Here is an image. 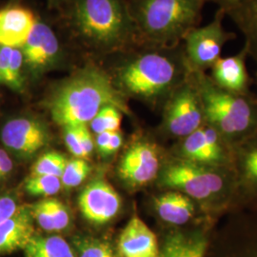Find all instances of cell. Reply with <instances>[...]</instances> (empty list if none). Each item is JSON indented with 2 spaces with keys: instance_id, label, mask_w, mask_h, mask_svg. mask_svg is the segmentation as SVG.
Segmentation results:
<instances>
[{
  "instance_id": "obj_1",
  "label": "cell",
  "mask_w": 257,
  "mask_h": 257,
  "mask_svg": "<svg viewBox=\"0 0 257 257\" xmlns=\"http://www.w3.org/2000/svg\"><path fill=\"white\" fill-rule=\"evenodd\" d=\"M156 183L160 189L186 194L213 220L219 222L233 209L235 182L231 168L201 165L171 156Z\"/></svg>"
},
{
  "instance_id": "obj_2",
  "label": "cell",
  "mask_w": 257,
  "mask_h": 257,
  "mask_svg": "<svg viewBox=\"0 0 257 257\" xmlns=\"http://www.w3.org/2000/svg\"><path fill=\"white\" fill-rule=\"evenodd\" d=\"M190 74L181 42L172 46H151L133 56L120 69V82L138 98L164 104Z\"/></svg>"
},
{
  "instance_id": "obj_3",
  "label": "cell",
  "mask_w": 257,
  "mask_h": 257,
  "mask_svg": "<svg viewBox=\"0 0 257 257\" xmlns=\"http://www.w3.org/2000/svg\"><path fill=\"white\" fill-rule=\"evenodd\" d=\"M107 106L128 112L126 102L110 77L97 68L88 67L66 79L55 90L49 108L55 123L67 127L88 125Z\"/></svg>"
},
{
  "instance_id": "obj_4",
  "label": "cell",
  "mask_w": 257,
  "mask_h": 257,
  "mask_svg": "<svg viewBox=\"0 0 257 257\" xmlns=\"http://www.w3.org/2000/svg\"><path fill=\"white\" fill-rule=\"evenodd\" d=\"M205 4L204 0H137L132 17L142 41L172 46L199 26Z\"/></svg>"
},
{
  "instance_id": "obj_5",
  "label": "cell",
  "mask_w": 257,
  "mask_h": 257,
  "mask_svg": "<svg viewBox=\"0 0 257 257\" xmlns=\"http://www.w3.org/2000/svg\"><path fill=\"white\" fill-rule=\"evenodd\" d=\"M199 92L205 122L232 147L257 133V95L227 92L212 82L207 73H191Z\"/></svg>"
},
{
  "instance_id": "obj_6",
  "label": "cell",
  "mask_w": 257,
  "mask_h": 257,
  "mask_svg": "<svg viewBox=\"0 0 257 257\" xmlns=\"http://www.w3.org/2000/svg\"><path fill=\"white\" fill-rule=\"evenodd\" d=\"M72 16L83 39L101 49L122 46L137 32L121 0H74Z\"/></svg>"
},
{
  "instance_id": "obj_7",
  "label": "cell",
  "mask_w": 257,
  "mask_h": 257,
  "mask_svg": "<svg viewBox=\"0 0 257 257\" xmlns=\"http://www.w3.org/2000/svg\"><path fill=\"white\" fill-rule=\"evenodd\" d=\"M205 257H257V209L224 216L213 230Z\"/></svg>"
},
{
  "instance_id": "obj_8",
  "label": "cell",
  "mask_w": 257,
  "mask_h": 257,
  "mask_svg": "<svg viewBox=\"0 0 257 257\" xmlns=\"http://www.w3.org/2000/svg\"><path fill=\"white\" fill-rule=\"evenodd\" d=\"M225 17V11L218 8L208 24L193 28L184 37V53L191 73H208L222 56L225 45L236 38L235 34L224 27Z\"/></svg>"
},
{
  "instance_id": "obj_9",
  "label": "cell",
  "mask_w": 257,
  "mask_h": 257,
  "mask_svg": "<svg viewBox=\"0 0 257 257\" xmlns=\"http://www.w3.org/2000/svg\"><path fill=\"white\" fill-rule=\"evenodd\" d=\"M205 123L202 101L190 74L163 104L162 128L177 140L191 135Z\"/></svg>"
},
{
  "instance_id": "obj_10",
  "label": "cell",
  "mask_w": 257,
  "mask_h": 257,
  "mask_svg": "<svg viewBox=\"0 0 257 257\" xmlns=\"http://www.w3.org/2000/svg\"><path fill=\"white\" fill-rule=\"evenodd\" d=\"M173 156L193 163L212 167L232 165V146L208 123L178 140Z\"/></svg>"
},
{
  "instance_id": "obj_11",
  "label": "cell",
  "mask_w": 257,
  "mask_h": 257,
  "mask_svg": "<svg viewBox=\"0 0 257 257\" xmlns=\"http://www.w3.org/2000/svg\"><path fill=\"white\" fill-rule=\"evenodd\" d=\"M169 159L163 158L158 144L148 138L134 142L122 157L120 177L133 189H141L157 182L161 171Z\"/></svg>"
},
{
  "instance_id": "obj_12",
  "label": "cell",
  "mask_w": 257,
  "mask_h": 257,
  "mask_svg": "<svg viewBox=\"0 0 257 257\" xmlns=\"http://www.w3.org/2000/svg\"><path fill=\"white\" fill-rule=\"evenodd\" d=\"M231 169L235 182L232 211L255 208L257 206V133L232 147Z\"/></svg>"
},
{
  "instance_id": "obj_13",
  "label": "cell",
  "mask_w": 257,
  "mask_h": 257,
  "mask_svg": "<svg viewBox=\"0 0 257 257\" xmlns=\"http://www.w3.org/2000/svg\"><path fill=\"white\" fill-rule=\"evenodd\" d=\"M217 223L206 219L186 227L170 228L159 241L158 257H205Z\"/></svg>"
},
{
  "instance_id": "obj_14",
  "label": "cell",
  "mask_w": 257,
  "mask_h": 257,
  "mask_svg": "<svg viewBox=\"0 0 257 257\" xmlns=\"http://www.w3.org/2000/svg\"><path fill=\"white\" fill-rule=\"evenodd\" d=\"M161 190V193L152 198V208L159 220L170 228H181L211 219L186 194L174 190Z\"/></svg>"
},
{
  "instance_id": "obj_15",
  "label": "cell",
  "mask_w": 257,
  "mask_h": 257,
  "mask_svg": "<svg viewBox=\"0 0 257 257\" xmlns=\"http://www.w3.org/2000/svg\"><path fill=\"white\" fill-rule=\"evenodd\" d=\"M1 140L10 151L28 157L46 146L49 135L44 125L38 120L19 117L5 124L1 131Z\"/></svg>"
},
{
  "instance_id": "obj_16",
  "label": "cell",
  "mask_w": 257,
  "mask_h": 257,
  "mask_svg": "<svg viewBox=\"0 0 257 257\" xmlns=\"http://www.w3.org/2000/svg\"><path fill=\"white\" fill-rule=\"evenodd\" d=\"M248 58V52L243 47L235 55L219 57L207 74L224 91L242 95L251 94L252 81L247 67Z\"/></svg>"
},
{
  "instance_id": "obj_17",
  "label": "cell",
  "mask_w": 257,
  "mask_h": 257,
  "mask_svg": "<svg viewBox=\"0 0 257 257\" xmlns=\"http://www.w3.org/2000/svg\"><path fill=\"white\" fill-rule=\"evenodd\" d=\"M78 206L87 220L93 224H105L118 213L121 198L110 184L96 180L83 190Z\"/></svg>"
},
{
  "instance_id": "obj_18",
  "label": "cell",
  "mask_w": 257,
  "mask_h": 257,
  "mask_svg": "<svg viewBox=\"0 0 257 257\" xmlns=\"http://www.w3.org/2000/svg\"><path fill=\"white\" fill-rule=\"evenodd\" d=\"M159 239L138 214H134L121 231L117 253L119 257H158Z\"/></svg>"
},
{
  "instance_id": "obj_19",
  "label": "cell",
  "mask_w": 257,
  "mask_h": 257,
  "mask_svg": "<svg viewBox=\"0 0 257 257\" xmlns=\"http://www.w3.org/2000/svg\"><path fill=\"white\" fill-rule=\"evenodd\" d=\"M20 49L24 63L33 71H42L53 64L60 53V45L54 31L40 21H37L27 41Z\"/></svg>"
},
{
  "instance_id": "obj_20",
  "label": "cell",
  "mask_w": 257,
  "mask_h": 257,
  "mask_svg": "<svg viewBox=\"0 0 257 257\" xmlns=\"http://www.w3.org/2000/svg\"><path fill=\"white\" fill-rule=\"evenodd\" d=\"M35 15L26 8L0 10V45L20 49L37 24Z\"/></svg>"
},
{
  "instance_id": "obj_21",
  "label": "cell",
  "mask_w": 257,
  "mask_h": 257,
  "mask_svg": "<svg viewBox=\"0 0 257 257\" xmlns=\"http://www.w3.org/2000/svg\"><path fill=\"white\" fill-rule=\"evenodd\" d=\"M35 235V220L31 207L20 206L9 219L0 224V255L26 247Z\"/></svg>"
},
{
  "instance_id": "obj_22",
  "label": "cell",
  "mask_w": 257,
  "mask_h": 257,
  "mask_svg": "<svg viewBox=\"0 0 257 257\" xmlns=\"http://www.w3.org/2000/svg\"><path fill=\"white\" fill-rule=\"evenodd\" d=\"M244 37V47L257 66V0H248L226 13Z\"/></svg>"
},
{
  "instance_id": "obj_23",
  "label": "cell",
  "mask_w": 257,
  "mask_h": 257,
  "mask_svg": "<svg viewBox=\"0 0 257 257\" xmlns=\"http://www.w3.org/2000/svg\"><path fill=\"white\" fill-rule=\"evenodd\" d=\"M24 252L25 257H76L70 244L59 235H34Z\"/></svg>"
},
{
  "instance_id": "obj_24",
  "label": "cell",
  "mask_w": 257,
  "mask_h": 257,
  "mask_svg": "<svg viewBox=\"0 0 257 257\" xmlns=\"http://www.w3.org/2000/svg\"><path fill=\"white\" fill-rule=\"evenodd\" d=\"M76 257H119L110 243L93 237H78L75 239Z\"/></svg>"
},
{
  "instance_id": "obj_25",
  "label": "cell",
  "mask_w": 257,
  "mask_h": 257,
  "mask_svg": "<svg viewBox=\"0 0 257 257\" xmlns=\"http://www.w3.org/2000/svg\"><path fill=\"white\" fill-rule=\"evenodd\" d=\"M67 162V159L59 153H47L40 156L32 167L31 175H52L61 178Z\"/></svg>"
},
{
  "instance_id": "obj_26",
  "label": "cell",
  "mask_w": 257,
  "mask_h": 257,
  "mask_svg": "<svg viewBox=\"0 0 257 257\" xmlns=\"http://www.w3.org/2000/svg\"><path fill=\"white\" fill-rule=\"evenodd\" d=\"M62 187L60 177L52 175H31L25 183L28 193L37 196H52Z\"/></svg>"
},
{
  "instance_id": "obj_27",
  "label": "cell",
  "mask_w": 257,
  "mask_h": 257,
  "mask_svg": "<svg viewBox=\"0 0 257 257\" xmlns=\"http://www.w3.org/2000/svg\"><path fill=\"white\" fill-rule=\"evenodd\" d=\"M122 121V111L113 107L103 108L90 122L92 132L99 135L103 132H117Z\"/></svg>"
},
{
  "instance_id": "obj_28",
  "label": "cell",
  "mask_w": 257,
  "mask_h": 257,
  "mask_svg": "<svg viewBox=\"0 0 257 257\" xmlns=\"http://www.w3.org/2000/svg\"><path fill=\"white\" fill-rule=\"evenodd\" d=\"M32 214L34 220H36L37 225L42 229L49 232L55 231V222L53 219L52 213L47 204L46 199L34 204L31 207Z\"/></svg>"
},
{
  "instance_id": "obj_29",
  "label": "cell",
  "mask_w": 257,
  "mask_h": 257,
  "mask_svg": "<svg viewBox=\"0 0 257 257\" xmlns=\"http://www.w3.org/2000/svg\"><path fill=\"white\" fill-rule=\"evenodd\" d=\"M55 222V231L64 230L70 225V213L63 203L55 198L46 199Z\"/></svg>"
},
{
  "instance_id": "obj_30",
  "label": "cell",
  "mask_w": 257,
  "mask_h": 257,
  "mask_svg": "<svg viewBox=\"0 0 257 257\" xmlns=\"http://www.w3.org/2000/svg\"><path fill=\"white\" fill-rule=\"evenodd\" d=\"M64 128V139L66 145L69 151L77 158H85L83 152L80 139H79V132L78 126H67Z\"/></svg>"
},
{
  "instance_id": "obj_31",
  "label": "cell",
  "mask_w": 257,
  "mask_h": 257,
  "mask_svg": "<svg viewBox=\"0 0 257 257\" xmlns=\"http://www.w3.org/2000/svg\"><path fill=\"white\" fill-rule=\"evenodd\" d=\"M15 48L0 45V83L7 86Z\"/></svg>"
},
{
  "instance_id": "obj_32",
  "label": "cell",
  "mask_w": 257,
  "mask_h": 257,
  "mask_svg": "<svg viewBox=\"0 0 257 257\" xmlns=\"http://www.w3.org/2000/svg\"><path fill=\"white\" fill-rule=\"evenodd\" d=\"M20 208L16 199L10 195L0 196V224L9 219Z\"/></svg>"
},
{
  "instance_id": "obj_33",
  "label": "cell",
  "mask_w": 257,
  "mask_h": 257,
  "mask_svg": "<svg viewBox=\"0 0 257 257\" xmlns=\"http://www.w3.org/2000/svg\"><path fill=\"white\" fill-rule=\"evenodd\" d=\"M90 171H91L90 166L85 161L84 164L75 173H74L70 177H68L67 179L61 181L62 186H64L66 188H74L79 186L87 178V176L90 174Z\"/></svg>"
},
{
  "instance_id": "obj_34",
  "label": "cell",
  "mask_w": 257,
  "mask_h": 257,
  "mask_svg": "<svg viewBox=\"0 0 257 257\" xmlns=\"http://www.w3.org/2000/svg\"><path fill=\"white\" fill-rule=\"evenodd\" d=\"M78 132H79V139L81 143L85 158L91 156L93 150V140H92V134L90 130L88 128L87 125H80L78 126Z\"/></svg>"
},
{
  "instance_id": "obj_35",
  "label": "cell",
  "mask_w": 257,
  "mask_h": 257,
  "mask_svg": "<svg viewBox=\"0 0 257 257\" xmlns=\"http://www.w3.org/2000/svg\"><path fill=\"white\" fill-rule=\"evenodd\" d=\"M13 168L14 164L8 154L5 151L0 150V180L9 175Z\"/></svg>"
},
{
  "instance_id": "obj_36",
  "label": "cell",
  "mask_w": 257,
  "mask_h": 257,
  "mask_svg": "<svg viewBox=\"0 0 257 257\" xmlns=\"http://www.w3.org/2000/svg\"><path fill=\"white\" fill-rule=\"evenodd\" d=\"M205 3H213L218 6V8L223 9L225 13H228L230 10L235 9L240 5L244 4L248 0H204Z\"/></svg>"
},
{
  "instance_id": "obj_37",
  "label": "cell",
  "mask_w": 257,
  "mask_h": 257,
  "mask_svg": "<svg viewBox=\"0 0 257 257\" xmlns=\"http://www.w3.org/2000/svg\"><path fill=\"white\" fill-rule=\"evenodd\" d=\"M122 142H123V138H122L119 131L112 132L110 141L105 149L104 155H111V154L115 153L122 146Z\"/></svg>"
},
{
  "instance_id": "obj_38",
  "label": "cell",
  "mask_w": 257,
  "mask_h": 257,
  "mask_svg": "<svg viewBox=\"0 0 257 257\" xmlns=\"http://www.w3.org/2000/svg\"><path fill=\"white\" fill-rule=\"evenodd\" d=\"M111 134H112V132L107 131V132H103V133L99 134V135H96L97 136V138H96L97 148L99 149V151L101 152L102 154H104L105 149H106L109 141H110Z\"/></svg>"
},
{
  "instance_id": "obj_39",
  "label": "cell",
  "mask_w": 257,
  "mask_h": 257,
  "mask_svg": "<svg viewBox=\"0 0 257 257\" xmlns=\"http://www.w3.org/2000/svg\"><path fill=\"white\" fill-rule=\"evenodd\" d=\"M255 84H256V86H257V72H256V74H255Z\"/></svg>"
},
{
  "instance_id": "obj_40",
  "label": "cell",
  "mask_w": 257,
  "mask_h": 257,
  "mask_svg": "<svg viewBox=\"0 0 257 257\" xmlns=\"http://www.w3.org/2000/svg\"><path fill=\"white\" fill-rule=\"evenodd\" d=\"M253 209H257V206L255 207V208H253Z\"/></svg>"
}]
</instances>
